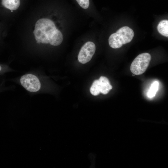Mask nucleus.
I'll return each mask as SVG.
<instances>
[{
	"label": "nucleus",
	"instance_id": "1",
	"mask_svg": "<svg viewBox=\"0 0 168 168\" xmlns=\"http://www.w3.org/2000/svg\"><path fill=\"white\" fill-rule=\"evenodd\" d=\"M58 30L52 20L46 18L39 19L35 23L33 31L36 42L39 44H49L50 40Z\"/></svg>",
	"mask_w": 168,
	"mask_h": 168
},
{
	"label": "nucleus",
	"instance_id": "2",
	"mask_svg": "<svg viewBox=\"0 0 168 168\" xmlns=\"http://www.w3.org/2000/svg\"><path fill=\"white\" fill-rule=\"evenodd\" d=\"M134 35V32L131 28L127 26H123L110 36L109 44L114 49L119 48L123 44L130 42Z\"/></svg>",
	"mask_w": 168,
	"mask_h": 168
},
{
	"label": "nucleus",
	"instance_id": "3",
	"mask_svg": "<svg viewBox=\"0 0 168 168\" xmlns=\"http://www.w3.org/2000/svg\"><path fill=\"white\" fill-rule=\"evenodd\" d=\"M151 59V55L147 53L138 55L132 62L130 67L131 72L138 75L144 73L146 70Z\"/></svg>",
	"mask_w": 168,
	"mask_h": 168
},
{
	"label": "nucleus",
	"instance_id": "4",
	"mask_svg": "<svg viewBox=\"0 0 168 168\" xmlns=\"http://www.w3.org/2000/svg\"><path fill=\"white\" fill-rule=\"evenodd\" d=\"M112 88V86L108 79L105 77L101 76L98 80H96L93 82L90 91L92 95L96 96L100 93L103 94H107Z\"/></svg>",
	"mask_w": 168,
	"mask_h": 168
},
{
	"label": "nucleus",
	"instance_id": "5",
	"mask_svg": "<svg viewBox=\"0 0 168 168\" xmlns=\"http://www.w3.org/2000/svg\"><path fill=\"white\" fill-rule=\"evenodd\" d=\"M22 86L27 91L31 92H36L40 89L41 84L39 79L36 76L31 74L22 76L20 79Z\"/></svg>",
	"mask_w": 168,
	"mask_h": 168
},
{
	"label": "nucleus",
	"instance_id": "6",
	"mask_svg": "<svg viewBox=\"0 0 168 168\" xmlns=\"http://www.w3.org/2000/svg\"><path fill=\"white\" fill-rule=\"evenodd\" d=\"M96 51L95 44L91 41L86 43L81 48L78 56L79 61L85 64L91 60Z\"/></svg>",
	"mask_w": 168,
	"mask_h": 168
},
{
	"label": "nucleus",
	"instance_id": "7",
	"mask_svg": "<svg viewBox=\"0 0 168 168\" xmlns=\"http://www.w3.org/2000/svg\"><path fill=\"white\" fill-rule=\"evenodd\" d=\"M22 3V0H0V15L3 16L17 10Z\"/></svg>",
	"mask_w": 168,
	"mask_h": 168
},
{
	"label": "nucleus",
	"instance_id": "8",
	"mask_svg": "<svg viewBox=\"0 0 168 168\" xmlns=\"http://www.w3.org/2000/svg\"><path fill=\"white\" fill-rule=\"evenodd\" d=\"M63 36L62 32L58 29L51 38L49 44L53 46H57L62 43Z\"/></svg>",
	"mask_w": 168,
	"mask_h": 168
},
{
	"label": "nucleus",
	"instance_id": "9",
	"mask_svg": "<svg viewBox=\"0 0 168 168\" xmlns=\"http://www.w3.org/2000/svg\"><path fill=\"white\" fill-rule=\"evenodd\" d=\"M159 32L162 35L168 37V21L162 20L160 21L157 26Z\"/></svg>",
	"mask_w": 168,
	"mask_h": 168
},
{
	"label": "nucleus",
	"instance_id": "10",
	"mask_svg": "<svg viewBox=\"0 0 168 168\" xmlns=\"http://www.w3.org/2000/svg\"><path fill=\"white\" fill-rule=\"evenodd\" d=\"M159 83L156 81L152 83L151 86L147 93L148 97L152 98L154 97L158 90Z\"/></svg>",
	"mask_w": 168,
	"mask_h": 168
},
{
	"label": "nucleus",
	"instance_id": "11",
	"mask_svg": "<svg viewBox=\"0 0 168 168\" xmlns=\"http://www.w3.org/2000/svg\"><path fill=\"white\" fill-rule=\"evenodd\" d=\"M5 27L4 25L0 22V42L3 39L4 35Z\"/></svg>",
	"mask_w": 168,
	"mask_h": 168
}]
</instances>
